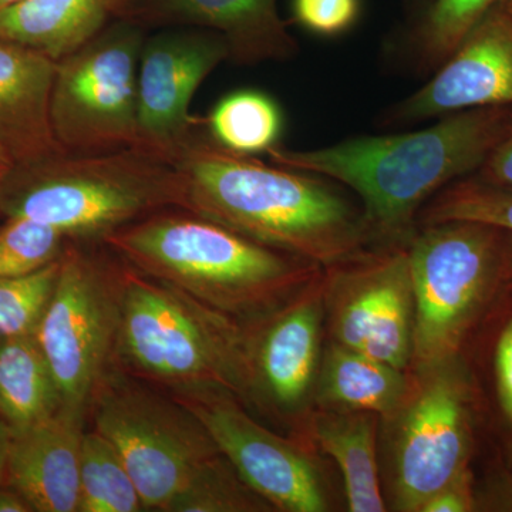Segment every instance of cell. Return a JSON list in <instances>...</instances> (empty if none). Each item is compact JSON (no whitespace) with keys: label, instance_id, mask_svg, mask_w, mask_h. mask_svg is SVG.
I'll return each mask as SVG.
<instances>
[{"label":"cell","instance_id":"ba28073f","mask_svg":"<svg viewBox=\"0 0 512 512\" xmlns=\"http://www.w3.org/2000/svg\"><path fill=\"white\" fill-rule=\"evenodd\" d=\"M89 426L119 451L146 511L167 512L192 474L220 453L177 397L117 369L94 393Z\"/></svg>","mask_w":512,"mask_h":512},{"label":"cell","instance_id":"1f68e13d","mask_svg":"<svg viewBox=\"0 0 512 512\" xmlns=\"http://www.w3.org/2000/svg\"><path fill=\"white\" fill-rule=\"evenodd\" d=\"M476 507L474 474L468 468L429 498L420 512H470L476 510Z\"/></svg>","mask_w":512,"mask_h":512},{"label":"cell","instance_id":"484cf974","mask_svg":"<svg viewBox=\"0 0 512 512\" xmlns=\"http://www.w3.org/2000/svg\"><path fill=\"white\" fill-rule=\"evenodd\" d=\"M275 511L239 476L224 454L211 457L177 494L167 512Z\"/></svg>","mask_w":512,"mask_h":512},{"label":"cell","instance_id":"3957f363","mask_svg":"<svg viewBox=\"0 0 512 512\" xmlns=\"http://www.w3.org/2000/svg\"><path fill=\"white\" fill-rule=\"evenodd\" d=\"M101 241L141 274L244 322L274 311L323 269L183 208L154 212Z\"/></svg>","mask_w":512,"mask_h":512},{"label":"cell","instance_id":"d6986e66","mask_svg":"<svg viewBox=\"0 0 512 512\" xmlns=\"http://www.w3.org/2000/svg\"><path fill=\"white\" fill-rule=\"evenodd\" d=\"M133 0H20L0 10V40L57 60L120 19Z\"/></svg>","mask_w":512,"mask_h":512},{"label":"cell","instance_id":"4dcf8cb0","mask_svg":"<svg viewBox=\"0 0 512 512\" xmlns=\"http://www.w3.org/2000/svg\"><path fill=\"white\" fill-rule=\"evenodd\" d=\"M493 379L501 419L512 429V311L501 322L494 339Z\"/></svg>","mask_w":512,"mask_h":512},{"label":"cell","instance_id":"30bf717a","mask_svg":"<svg viewBox=\"0 0 512 512\" xmlns=\"http://www.w3.org/2000/svg\"><path fill=\"white\" fill-rule=\"evenodd\" d=\"M412 373L406 402L387 420L394 426V507L404 512H420L437 491L471 468L480 410L476 380L463 356Z\"/></svg>","mask_w":512,"mask_h":512},{"label":"cell","instance_id":"8992f818","mask_svg":"<svg viewBox=\"0 0 512 512\" xmlns=\"http://www.w3.org/2000/svg\"><path fill=\"white\" fill-rule=\"evenodd\" d=\"M414 293L412 363L426 372L463 355L511 291L512 234L448 221L419 227L409 244Z\"/></svg>","mask_w":512,"mask_h":512},{"label":"cell","instance_id":"44dd1931","mask_svg":"<svg viewBox=\"0 0 512 512\" xmlns=\"http://www.w3.org/2000/svg\"><path fill=\"white\" fill-rule=\"evenodd\" d=\"M413 373L328 340L313 407L392 419L412 389Z\"/></svg>","mask_w":512,"mask_h":512},{"label":"cell","instance_id":"277c9868","mask_svg":"<svg viewBox=\"0 0 512 512\" xmlns=\"http://www.w3.org/2000/svg\"><path fill=\"white\" fill-rule=\"evenodd\" d=\"M187 205L175 165L136 148L109 153L62 151L19 163L0 180L2 218L52 225L70 239L101 241L154 212Z\"/></svg>","mask_w":512,"mask_h":512},{"label":"cell","instance_id":"7c38bea8","mask_svg":"<svg viewBox=\"0 0 512 512\" xmlns=\"http://www.w3.org/2000/svg\"><path fill=\"white\" fill-rule=\"evenodd\" d=\"M174 397L201 420L220 453L275 511L329 510L313 457L315 447L309 441L299 436L285 439L266 429L227 390H201Z\"/></svg>","mask_w":512,"mask_h":512},{"label":"cell","instance_id":"ffe728a7","mask_svg":"<svg viewBox=\"0 0 512 512\" xmlns=\"http://www.w3.org/2000/svg\"><path fill=\"white\" fill-rule=\"evenodd\" d=\"M379 420L372 413L312 407L298 427L299 437L335 461L350 512L386 511L376 450Z\"/></svg>","mask_w":512,"mask_h":512},{"label":"cell","instance_id":"8d00e7d4","mask_svg":"<svg viewBox=\"0 0 512 512\" xmlns=\"http://www.w3.org/2000/svg\"><path fill=\"white\" fill-rule=\"evenodd\" d=\"M20 0H0V10L10 8V6L16 5Z\"/></svg>","mask_w":512,"mask_h":512},{"label":"cell","instance_id":"6da1fadb","mask_svg":"<svg viewBox=\"0 0 512 512\" xmlns=\"http://www.w3.org/2000/svg\"><path fill=\"white\" fill-rule=\"evenodd\" d=\"M185 210L328 269L376 248L365 215L328 178L262 163L198 133L173 163Z\"/></svg>","mask_w":512,"mask_h":512},{"label":"cell","instance_id":"836d02e7","mask_svg":"<svg viewBox=\"0 0 512 512\" xmlns=\"http://www.w3.org/2000/svg\"><path fill=\"white\" fill-rule=\"evenodd\" d=\"M0 512H33L28 501L15 488L0 485Z\"/></svg>","mask_w":512,"mask_h":512},{"label":"cell","instance_id":"d590c367","mask_svg":"<svg viewBox=\"0 0 512 512\" xmlns=\"http://www.w3.org/2000/svg\"><path fill=\"white\" fill-rule=\"evenodd\" d=\"M13 165H15L13 158L9 156V153L5 150V148L0 146V180H2L3 175L8 173Z\"/></svg>","mask_w":512,"mask_h":512},{"label":"cell","instance_id":"2e32d148","mask_svg":"<svg viewBox=\"0 0 512 512\" xmlns=\"http://www.w3.org/2000/svg\"><path fill=\"white\" fill-rule=\"evenodd\" d=\"M121 18L144 29L211 30L227 45L228 62L239 66L286 62L299 52L276 0H133Z\"/></svg>","mask_w":512,"mask_h":512},{"label":"cell","instance_id":"e575fe53","mask_svg":"<svg viewBox=\"0 0 512 512\" xmlns=\"http://www.w3.org/2000/svg\"><path fill=\"white\" fill-rule=\"evenodd\" d=\"M13 431L8 424L0 419V485L5 484L6 461H8V453L10 440H12Z\"/></svg>","mask_w":512,"mask_h":512},{"label":"cell","instance_id":"8fae6325","mask_svg":"<svg viewBox=\"0 0 512 512\" xmlns=\"http://www.w3.org/2000/svg\"><path fill=\"white\" fill-rule=\"evenodd\" d=\"M409 245L369 249L325 271L329 340L410 370L414 293Z\"/></svg>","mask_w":512,"mask_h":512},{"label":"cell","instance_id":"cb8c5ba5","mask_svg":"<svg viewBox=\"0 0 512 512\" xmlns=\"http://www.w3.org/2000/svg\"><path fill=\"white\" fill-rule=\"evenodd\" d=\"M146 511L140 491L119 451L87 427L80 458L79 512Z\"/></svg>","mask_w":512,"mask_h":512},{"label":"cell","instance_id":"5b68a950","mask_svg":"<svg viewBox=\"0 0 512 512\" xmlns=\"http://www.w3.org/2000/svg\"><path fill=\"white\" fill-rule=\"evenodd\" d=\"M116 369L174 396L221 389L247 406V322L128 265Z\"/></svg>","mask_w":512,"mask_h":512},{"label":"cell","instance_id":"9c48e42d","mask_svg":"<svg viewBox=\"0 0 512 512\" xmlns=\"http://www.w3.org/2000/svg\"><path fill=\"white\" fill-rule=\"evenodd\" d=\"M146 29L116 19L99 35L57 60L50 93V126L73 154L138 147V63Z\"/></svg>","mask_w":512,"mask_h":512},{"label":"cell","instance_id":"7402d4cb","mask_svg":"<svg viewBox=\"0 0 512 512\" xmlns=\"http://www.w3.org/2000/svg\"><path fill=\"white\" fill-rule=\"evenodd\" d=\"M62 407L35 336L0 345V419L20 431L55 416Z\"/></svg>","mask_w":512,"mask_h":512},{"label":"cell","instance_id":"d6a6232c","mask_svg":"<svg viewBox=\"0 0 512 512\" xmlns=\"http://www.w3.org/2000/svg\"><path fill=\"white\" fill-rule=\"evenodd\" d=\"M477 174L488 183L512 192V110L503 134Z\"/></svg>","mask_w":512,"mask_h":512},{"label":"cell","instance_id":"83f0119b","mask_svg":"<svg viewBox=\"0 0 512 512\" xmlns=\"http://www.w3.org/2000/svg\"><path fill=\"white\" fill-rule=\"evenodd\" d=\"M70 238L52 225L23 217L0 221V278L35 274L62 258Z\"/></svg>","mask_w":512,"mask_h":512},{"label":"cell","instance_id":"7a4b0ae2","mask_svg":"<svg viewBox=\"0 0 512 512\" xmlns=\"http://www.w3.org/2000/svg\"><path fill=\"white\" fill-rule=\"evenodd\" d=\"M511 110L460 111L421 130L349 138L316 150L278 146L268 157L355 191L376 248L409 245L419 229L421 208L447 185L478 173Z\"/></svg>","mask_w":512,"mask_h":512},{"label":"cell","instance_id":"4316f807","mask_svg":"<svg viewBox=\"0 0 512 512\" xmlns=\"http://www.w3.org/2000/svg\"><path fill=\"white\" fill-rule=\"evenodd\" d=\"M503 0H433L410 37L413 60L421 70L436 69L464 36Z\"/></svg>","mask_w":512,"mask_h":512},{"label":"cell","instance_id":"74e56055","mask_svg":"<svg viewBox=\"0 0 512 512\" xmlns=\"http://www.w3.org/2000/svg\"><path fill=\"white\" fill-rule=\"evenodd\" d=\"M511 285H512V256H511Z\"/></svg>","mask_w":512,"mask_h":512},{"label":"cell","instance_id":"603a6c76","mask_svg":"<svg viewBox=\"0 0 512 512\" xmlns=\"http://www.w3.org/2000/svg\"><path fill=\"white\" fill-rule=\"evenodd\" d=\"M204 126L218 146L255 157L279 146L284 113L278 101L261 90H237L215 104Z\"/></svg>","mask_w":512,"mask_h":512},{"label":"cell","instance_id":"9a60e30c","mask_svg":"<svg viewBox=\"0 0 512 512\" xmlns=\"http://www.w3.org/2000/svg\"><path fill=\"white\" fill-rule=\"evenodd\" d=\"M487 107H512V0L488 10L433 79L387 113L386 124L420 123Z\"/></svg>","mask_w":512,"mask_h":512},{"label":"cell","instance_id":"d4e9b609","mask_svg":"<svg viewBox=\"0 0 512 512\" xmlns=\"http://www.w3.org/2000/svg\"><path fill=\"white\" fill-rule=\"evenodd\" d=\"M448 221L481 222L512 234V192L477 173L460 178L421 208L417 224L424 227Z\"/></svg>","mask_w":512,"mask_h":512},{"label":"cell","instance_id":"f546056e","mask_svg":"<svg viewBox=\"0 0 512 512\" xmlns=\"http://www.w3.org/2000/svg\"><path fill=\"white\" fill-rule=\"evenodd\" d=\"M359 16L360 0H292L293 20L313 35H343Z\"/></svg>","mask_w":512,"mask_h":512},{"label":"cell","instance_id":"f35d334b","mask_svg":"<svg viewBox=\"0 0 512 512\" xmlns=\"http://www.w3.org/2000/svg\"><path fill=\"white\" fill-rule=\"evenodd\" d=\"M0 221H2V214H0Z\"/></svg>","mask_w":512,"mask_h":512},{"label":"cell","instance_id":"4fadbf2b","mask_svg":"<svg viewBox=\"0 0 512 512\" xmlns=\"http://www.w3.org/2000/svg\"><path fill=\"white\" fill-rule=\"evenodd\" d=\"M325 271L247 322V406L299 424L311 412L326 330Z\"/></svg>","mask_w":512,"mask_h":512},{"label":"cell","instance_id":"e0dca14e","mask_svg":"<svg viewBox=\"0 0 512 512\" xmlns=\"http://www.w3.org/2000/svg\"><path fill=\"white\" fill-rule=\"evenodd\" d=\"M87 427L86 412L62 407L42 423L13 431L5 484L22 494L33 512H79Z\"/></svg>","mask_w":512,"mask_h":512},{"label":"cell","instance_id":"5bb4252c","mask_svg":"<svg viewBox=\"0 0 512 512\" xmlns=\"http://www.w3.org/2000/svg\"><path fill=\"white\" fill-rule=\"evenodd\" d=\"M222 62H228L227 45L211 30L173 28L146 36L138 63L137 150L171 164L190 146L204 126L191 116V101Z\"/></svg>","mask_w":512,"mask_h":512},{"label":"cell","instance_id":"52a82bcc","mask_svg":"<svg viewBox=\"0 0 512 512\" xmlns=\"http://www.w3.org/2000/svg\"><path fill=\"white\" fill-rule=\"evenodd\" d=\"M128 264L103 241L70 239L35 333L63 407L89 416L94 393L116 369Z\"/></svg>","mask_w":512,"mask_h":512},{"label":"cell","instance_id":"f1b7e54d","mask_svg":"<svg viewBox=\"0 0 512 512\" xmlns=\"http://www.w3.org/2000/svg\"><path fill=\"white\" fill-rule=\"evenodd\" d=\"M59 261L35 274L0 278V345L35 336L55 291Z\"/></svg>","mask_w":512,"mask_h":512},{"label":"cell","instance_id":"ac0fdd59","mask_svg":"<svg viewBox=\"0 0 512 512\" xmlns=\"http://www.w3.org/2000/svg\"><path fill=\"white\" fill-rule=\"evenodd\" d=\"M56 62L0 40V146L15 164L62 153L50 126Z\"/></svg>","mask_w":512,"mask_h":512}]
</instances>
